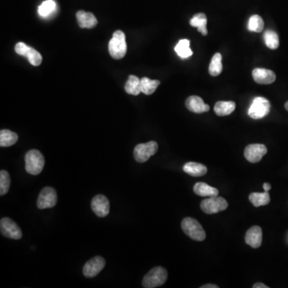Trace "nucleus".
<instances>
[{
    "mask_svg": "<svg viewBox=\"0 0 288 288\" xmlns=\"http://www.w3.org/2000/svg\"><path fill=\"white\" fill-rule=\"evenodd\" d=\"M126 36L122 31L114 32L113 36L108 44V50L115 60H121L126 54Z\"/></svg>",
    "mask_w": 288,
    "mask_h": 288,
    "instance_id": "1",
    "label": "nucleus"
},
{
    "mask_svg": "<svg viewBox=\"0 0 288 288\" xmlns=\"http://www.w3.org/2000/svg\"><path fill=\"white\" fill-rule=\"evenodd\" d=\"M25 169L32 175H37L44 168L45 160L40 151L33 149L25 154Z\"/></svg>",
    "mask_w": 288,
    "mask_h": 288,
    "instance_id": "2",
    "label": "nucleus"
},
{
    "mask_svg": "<svg viewBox=\"0 0 288 288\" xmlns=\"http://www.w3.org/2000/svg\"><path fill=\"white\" fill-rule=\"evenodd\" d=\"M181 227L184 232L193 240L203 241L206 239V232L199 221L193 218L187 217L182 220Z\"/></svg>",
    "mask_w": 288,
    "mask_h": 288,
    "instance_id": "3",
    "label": "nucleus"
},
{
    "mask_svg": "<svg viewBox=\"0 0 288 288\" xmlns=\"http://www.w3.org/2000/svg\"><path fill=\"white\" fill-rule=\"evenodd\" d=\"M167 270L163 267H155L143 278L142 285L145 288H154L162 286L168 279Z\"/></svg>",
    "mask_w": 288,
    "mask_h": 288,
    "instance_id": "4",
    "label": "nucleus"
},
{
    "mask_svg": "<svg viewBox=\"0 0 288 288\" xmlns=\"http://www.w3.org/2000/svg\"><path fill=\"white\" fill-rule=\"evenodd\" d=\"M228 207V203L224 198L220 196L208 197L203 199L200 203L201 210L207 215L216 214L225 211Z\"/></svg>",
    "mask_w": 288,
    "mask_h": 288,
    "instance_id": "5",
    "label": "nucleus"
},
{
    "mask_svg": "<svg viewBox=\"0 0 288 288\" xmlns=\"http://www.w3.org/2000/svg\"><path fill=\"white\" fill-rule=\"evenodd\" d=\"M271 104L269 101L264 97H256L248 109V115L251 119H260L266 117L269 114Z\"/></svg>",
    "mask_w": 288,
    "mask_h": 288,
    "instance_id": "6",
    "label": "nucleus"
},
{
    "mask_svg": "<svg viewBox=\"0 0 288 288\" xmlns=\"http://www.w3.org/2000/svg\"><path fill=\"white\" fill-rule=\"evenodd\" d=\"M158 143L155 141L140 143L134 149L135 160L140 164L147 162L150 157L154 155L158 151Z\"/></svg>",
    "mask_w": 288,
    "mask_h": 288,
    "instance_id": "7",
    "label": "nucleus"
},
{
    "mask_svg": "<svg viewBox=\"0 0 288 288\" xmlns=\"http://www.w3.org/2000/svg\"><path fill=\"white\" fill-rule=\"evenodd\" d=\"M57 203V193L54 188L46 187L39 193L37 199L39 209L51 208Z\"/></svg>",
    "mask_w": 288,
    "mask_h": 288,
    "instance_id": "8",
    "label": "nucleus"
},
{
    "mask_svg": "<svg viewBox=\"0 0 288 288\" xmlns=\"http://www.w3.org/2000/svg\"><path fill=\"white\" fill-rule=\"evenodd\" d=\"M0 230L1 234L7 238L16 240L22 238V233L20 227L9 218H3L0 221Z\"/></svg>",
    "mask_w": 288,
    "mask_h": 288,
    "instance_id": "9",
    "label": "nucleus"
},
{
    "mask_svg": "<svg viewBox=\"0 0 288 288\" xmlns=\"http://www.w3.org/2000/svg\"><path fill=\"white\" fill-rule=\"evenodd\" d=\"M268 153L266 146L260 143H254L246 147L244 150V156L248 162L256 164L260 162L263 157Z\"/></svg>",
    "mask_w": 288,
    "mask_h": 288,
    "instance_id": "10",
    "label": "nucleus"
},
{
    "mask_svg": "<svg viewBox=\"0 0 288 288\" xmlns=\"http://www.w3.org/2000/svg\"><path fill=\"white\" fill-rule=\"evenodd\" d=\"M106 261L101 256H95L86 263L83 268V273L87 278L95 277L104 268Z\"/></svg>",
    "mask_w": 288,
    "mask_h": 288,
    "instance_id": "11",
    "label": "nucleus"
},
{
    "mask_svg": "<svg viewBox=\"0 0 288 288\" xmlns=\"http://www.w3.org/2000/svg\"><path fill=\"white\" fill-rule=\"evenodd\" d=\"M91 209L99 217H105L110 212V203L104 195H97L91 201Z\"/></svg>",
    "mask_w": 288,
    "mask_h": 288,
    "instance_id": "12",
    "label": "nucleus"
},
{
    "mask_svg": "<svg viewBox=\"0 0 288 288\" xmlns=\"http://www.w3.org/2000/svg\"><path fill=\"white\" fill-rule=\"evenodd\" d=\"M252 76L255 82L258 84H273L276 78L275 72L265 68H255L253 70Z\"/></svg>",
    "mask_w": 288,
    "mask_h": 288,
    "instance_id": "13",
    "label": "nucleus"
},
{
    "mask_svg": "<svg viewBox=\"0 0 288 288\" xmlns=\"http://www.w3.org/2000/svg\"><path fill=\"white\" fill-rule=\"evenodd\" d=\"M262 228L258 226H253L247 230L245 235V242L252 248H258L262 244Z\"/></svg>",
    "mask_w": 288,
    "mask_h": 288,
    "instance_id": "14",
    "label": "nucleus"
},
{
    "mask_svg": "<svg viewBox=\"0 0 288 288\" xmlns=\"http://www.w3.org/2000/svg\"><path fill=\"white\" fill-rule=\"evenodd\" d=\"M185 104L188 110L194 113L201 114L209 112L210 110L209 105L206 104L202 98L196 95L188 97Z\"/></svg>",
    "mask_w": 288,
    "mask_h": 288,
    "instance_id": "15",
    "label": "nucleus"
},
{
    "mask_svg": "<svg viewBox=\"0 0 288 288\" xmlns=\"http://www.w3.org/2000/svg\"><path fill=\"white\" fill-rule=\"evenodd\" d=\"M77 22L81 28H93L98 23L96 18L91 12L78 11L76 13Z\"/></svg>",
    "mask_w": 288,
    "mask_h": 288,
    "instance_id": "16",
    "label": "nucleus"
},
{
    "mask_svg": "<svg viewBox=\"0 0 288 288\" xmlns=\"http://www.w3.org/2000/svg\"><path fill=\"white\" fill-rule=\"evenodd\" d=\"M194 192L202 197H215L219 195L217 188L211 187L206 182H196L194 186Z\"/></svg>",
    "mask_w": 288,
    "mask_h": 288,
    "instance_id": "17",
    "label": "nucleus"
},
{
    "mask_svg": "<svg viewBox=\"0 0 288 288\" xmlns=\"http://www.w3.org/2000/svg\"><path fill=\"white\" fill-rule=\"evenodd\" d=\"M182 169L187 174L193 177L203 176L207 172V168H206V166L199 164V163H187L184 166Z\"/></svg>",
    "mask_w": 288,
    "mask_h": 288,
    "instance_id": "18",
    "label": "nucleus"
},
{
    "mask_svg": "<svg viewBox=\"0 0 288 288\" xmlns=\"http://www.w3.org/2000/svg\"><path fill=\"white\" fill-rule=\"evenodd\" d=\"M235 102L233 101H219L215 105V113L218 116H227L235 109Z\"/></svg>",
    "mask_w": 288,
    "mask_h": 288,
    "instance_id": "19",
    "label": "nucleus"
},
{
    "mask_svg": "<svg viewBox=\"0 0 288 288\" xmlns=\"http://www.w3.org/2000/svg\"><path fill=\"white\" fill-rule=\"evenodd\" d=\"M126 93L132 95H138L141 93V80L136 75H129L128 80L125 84Z\"/></svg>",
    "mask_w": 288,
    "mask_h": 288,
    "instance_id": "20",
    "label": "nucleus"
},
{
    "mask_svg": "<svg viewBox=\"0 0 288 288\" xmlns=\"http://www.w3.org/2000/svg\"><path fill=\"white\" fill-rule=\"evenodd\" d=\"M206 23H207V19L206 15L203 13L196 14L190 20V25L193 28H197L198 31L204 36L207 35Z\"/></svg>",
    "mask_w": 288,
    "mask_h": 288,
    "instance_id": "21",
    "label": "nucleus"
},
{
    "mask_svg": "<svg viewBox=\"0 0 288 288\" xmlns=\"http://www.w3.org/2000/svg\"><path fill=\"white\" fill-rule=\"evenodd\" d=\"M249 200L252 203L253 206L258 207V206H266L269 204L271 197H270L268 192H264V193L253 192L250 194Z\"/></svg>",
    "mask_w": 288,
    "mask_h": 288,
    "instance_id": "22",
    "label": "nucleus"
},
{
    "mask_svg": "<svg viewBox=\"0 0 288 288\" xmlns=\"http://www.w3.org/2000/svg\"><path fill=\"white\" fill-rule=\"evenodd\" d=\"M18 141V135L10 130H1L0 132V146L2 147H10Z\"/></svg>",
    "mask_w": 288,
    "mask_h": 288,
    "instance_id": "23",
    "label": "nucleus"
},
{
    "mask_svg": "<svg viewBox=\"0 0 288 288\" xmlns=\"http://www.w3.org/2000/svg\"><path fill=\"white\" fill-rule=\"evenodd\" d=\"M160 84V82L159 80H152L147 77H143L141 78L142 93L147 95H152L158 88Z\"/></svg>",
    "mask_w": 288,
    "mask_h": 288,
    "instance_id": "24",
    "label": "nucleus"
},
{
    "mask_svg": "<svg viewBox=\"0 0 288 288\" xmlns=\"http://www.w3.org/2000/svg\"><path fill=\"white\" fill-rule=\"evenodd\" d=\"M175 53L182 59H188L193 55L190 48V41L188 39H181L175 47Z\"/></svg>",
    "mask_w": 288,
    "mask_h": 288,
    "instance_id": "25",
    "label": "nucleus"
},
{
    "mask_svg": "<svg viewBox=\"0 0 288 288\" xmlns=\"http://www.w3.org/2000/svg\"><path fill=\"white\" fill-rule=\"evenodd\" d=\"M209 74L212 76H218L221 74L223 71V64H222V55L220 53H216L212 57L210 65H209Z\"/></svg>",
    "mask_w": 288,
    "mask_h": 288,
    "instance_id": "26",
    "label": "nucleus"
},
{
    "mask_svg": "<svg viewBox=\"0 0 288 288\" xmlns=\"http://www.w3.org/2000/svg\"><path fill=\"white\" fill-rule=\"evenodd\" d=\"M264 42L268 48L272 50L277 49L279 46V36L277 34L272 30H268L264 33Z\"/></svg>",
    "mask_w": 288,
    "mask_h": 288,
    "instance_id": "27",
    "label": "nucleus"
},
{
    "mask_svg": "<svg viewBox=\"0 0 288 288\" xmlns=\"http://www.w3.org/2000/svg\"><path fill=\"white\" fill-rule=\"evenodd\" d=\"M264 22L263 20L262 17L258 15H254L251 16L249 21H248V25H247V29L250 32L260 33L264 30Z\"/></svg>",
    "mask_w": 288,
    "mask_h": 288,
    "instance_id": "28",
    "label": "nucleus"
},
{
    "mask_svg": "<svg viewBox=\"0 0 288 288\" xmlns=\"http://www.w3.org/2000/svg\"><path fill=\"white\" fill-rule=\"evenodd\" d=\"M24 57L28 59V61L32 65L36 66V67L40 65L42 61H43V57H42L40 53L36 49L32 48V47H29V46H28V50L25 53Z\"/></svg>",
    "mask_w": 288,
    "mask_h": 288,
    "instance_id": "29",
    "label": "nucleus"
},
{
    "mask_svg": "<svg viewBox=\"0 0 288 288\" xmlns=\"http://www.w3.org/2000/svg\"><path fill=\"white\" fill-rule=\"evenodd\" d=\"M56 3L54 0H46L39 6L38 12L42 17H47L56 11Z\"/></svg>",
    "mask_w": 288,
    "mask_h": 288,
    "instance_id": "30",
    "label": "nucleus"
},
{
    "mask_svg": "<svg viewBox=\"0 0 288 288\" xmlns=\"http://www.w3.org/2000/svg\"><path fill=\"white\" fill-rule=\"evenodd\" d=\"M11 185V178L8 171H0V195H4L8 193Z\"/></svg>",
    "mask_w": 288,
    "mask_h": 288,
    "instance_id": "31",
    "label": "nucleus"
},
{
    "mask_svg": "<svg viewBox=\"0 0 288 288\" xmlns=\"http://www.w3.org/2000/svg\"><path fill=\"white\" fill-rule=\"evenodd\" d=\"M28 45L25 44V43H22V42H19V43L15 45V53L19 55V56H24L25 53H26L27 50H28Z\"/></svg>",
    "mask_w": 288,
    "mask_h": 288,
    "instance_id": "32",
    "label": "nucleus"
},
{
    "mask_svg": "<svg viewBox=\"0 0 288 288\" xmlns=\"http://www.w3.org/2000/svg\"><path fill=\"white\" fill-rule=\"evenodd\" d=\"M253 288H269V286L263 283H256L253 285Z\"/></svg>",
    "mask_w": 288,
    "mask_h": 288,
    "instance_id": "33",
    "label": "nucleus"
},
{
    "mask_svg": "<svg viewBox=\"0 0 288 288\" xmlns=\"http://www.w3.org/2000/svg\"><path fill=\"white\" fill-rule=\"evenodd\" d=\"M263 188H264L265 192H269L270 190L272 189L271 184H268V182H264V185H263Z\"/></svg>",
    "mask_w": 288,
    "mask_h": 288,
    "instance_id": "34",
    "label": "nucleus"
},
{
    "mask_svg": "<svg viewBox=\"0 0 288 288\" xmlns=\"http://www.w3.org/2000/svg\"><path fill=\"white\" fill-rule=\"evenodd\" d=\"M200 288H219V286L216 284H205L201 286Z\"/></svg>",
    "mask_w": 288,
    "mask_h": 288,
    "instance_id": "35",
    "label": "nucleus"
},
{
    "mask_svg": "<svg viewBox=\"0 0 288 288\" xmlns=\"http://www.w3.org/2000/svg\"><path fill=\"white\" fill-rule=\"evenodd\" d=\"M285 108H286V110L288 112V101L285 103Z\"/></svg>",
    "mask_w": 288,
    "mask_h": 288,
    "instance_id": "36",
    "label": "nucleus"
}]
</instances>
